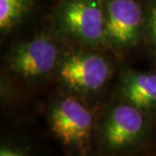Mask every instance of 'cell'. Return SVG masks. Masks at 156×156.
Returning <instances> with one entry per match:
<instances>
[{
	"mask_svg": "<svg viewBox=\"0 0 156 156\" xmlns=\"http://www.w3.org/2000/svg\"><path fill=\"white\" fill-rule=\"evenodd\" d=\"M143 6L145 12L144 41L156 57V0H144Z\"/></svg>",
	"mask_w": 156,
	"mask_h": 156,
	"instance_id": "cell-9",
	"label": "cell"
},
{
	"mask_svg": "<svg viewBox=\"0 0 156 156\" xmlns=\"http://www.w3.org/2000/svg\"><path fill=\"white\" fill-rule=\"evenodd\" d=\"M118 99L156 117V72L124 69L117 85Z\"/></svg>",
	"mask_w": 156,
	"mask_h": 156,
	"instance_id": "cell-7",
	"label": "cell"
},
{
	"mask_svg": "<svg viewBox=\"0 0 156 156\" xmlns=\"http://www.w3.org/2000/svg\"><path fill=\"white\" fill-rule=\"evenodd\" d=\"M114 73V64L101 49L64 50L54 77L64 91L85 101L101 93Z\"/></svg>",
	"mask_w": 156,
	"mask_h": 156,
	"instance_id": "cell-1",
	"label": "cell"
},
{
	"mask_svg": "<svg viewBox=\"0 0 156 156\" xmlns=\"http://www.w3.org/2000/svg\"><path fill=\"white\" fill-rule=\"evenodd\" d=\"M105 49L124 54L144 40L145 12L139 0H104Z\"/></svg>",
	"mask_w": 156,
	"mask_h": 156,
	"instance_id": "cell-6",
	"label": "cell"
},
{
	"mask_svg": "<svg viewBox=\"0 0 156 156\" xmlns=\"http://www.w3.org/2000/svg\"><path fill=\"white\" fill-rule=\"evenodd\" d=\"M36 0H0V33L7 36L26 23L33 13Z\"/></svg>",
	"mask_w": 156,
	"mask_h": 156,
	"instance_id": "cell-8",
	"label": "cell"
},
{
	"mask_svg": "<svg viewBox=\"0 0 156 156\" xmlns=\"http://www.w3.org/2000/svg\"><path fill=\"white\" fill-rule=\"evenodd\" d=\"M56 34L41 33L15 43L4 58L5 74L23 85H35L54 76L64 50Z\"/></svg>",
	"mask_w": 156,
	"mask_h": 156,
	"instance_id": "cell-2",
	"label": "cell"
},
{
	"mask_svg": "<svg viewBox=\"0 0 156 156\" xmlns=\"http://www.w3.org/2000/svg\"><path fill=\"white\" fill-rule=\"evenodd\" d=\"M1 156H23L27 155V149L23 146L12 143H2L0 147Z\"/></svg>",
	"mask_w": 156,
	"mask_h": 156,
	"instance_id": "cell-10",
	"label": "cell"
},
{
	"mask_svg": "<svg viewBox=\"0 0 156 156\" xmlns=\"http://www.w3.org/2000/svg\"><path fill=\"white\" fill-rule=\"evenodd\" d=\"M52 27L72 46L105 49L104 0H60L53 10Z\"/></svg>",
	"mask_w": 156,
	"mask_h": 156,
	"instance_id": "cell-3",
	"label": "cell"
},
{
	"mask_svg": "<svg viewBox=\"0 0 156 156\" xmlns=\"http://www.w3.org/2000/svg\"><path fill=\"white\" fill-rule=\"evenodd\" d=\"M48 124L53 137L67 151L77 155L89 152L94 117L84 99L63 90L50 105Z\"/></svg>",
	"mask_w": 156,
	"mask_h": 156,
	"instance_id": "cell-4",
	"label": "cell"
},
{
	"mask_svg": "<svg viewBox=\"0 0 156 156\" xmlns=\"http://www.w3.org/2000/svg\"><path fill=\"white\" fill-rule=\"evenodd\" d=\"M150 120L139 108L119 99L105 112L96 125L98 145L108 153L133 150L148 138Z\"/></svg>",
	"mask_w": 156,
	"mask_h": 156,
	"instance_id": "cell-5",
	"label": "cell"
}]
</instances>
